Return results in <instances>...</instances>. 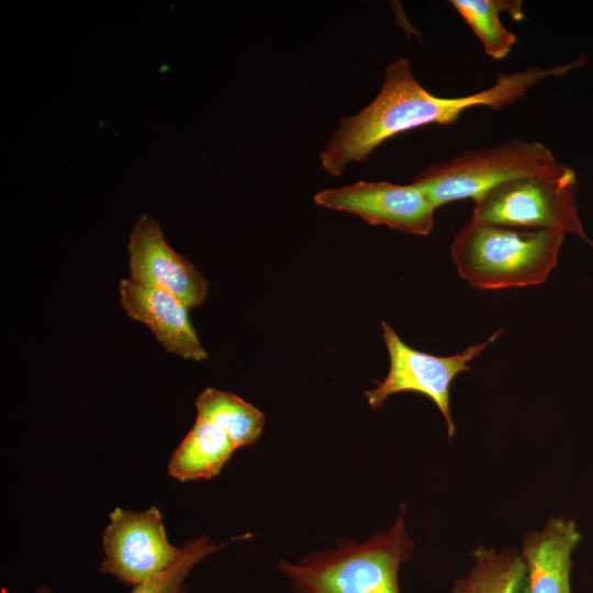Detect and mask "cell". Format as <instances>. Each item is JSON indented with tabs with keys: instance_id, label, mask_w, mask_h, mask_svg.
I'll list each match as a JSON object with an SVG mask.
<instances>
[{
	"instance_id": "obj_1",
	"label": "cell",
	"mask_w": 593,
	"mask_h": 593,
	"mask_svg": "<svg viewBox=\"0 0 593 593\" xmlns=\"http://www.w3.org/2000/svg\"><path fill=\"white\" fill-rule=\"evenodd\" d=\"M561 75L559 66L528 67L499 74L495 83L480 92L440 98L421 86L407 59L399 58L387 66L383 85L372 102L358 114L339 119V126L320 155L322 166L329 175L338 177L351 161H365L390 137L432 123L452 124L471 107L484 105L499 111L522 98L539 80Z\"/></svg>"
},
{
	"instance_id": "obj_2",
	"label": "cell",
	"mask_w": 593,
	"mask_h": 593,
	"mask_svg": "<svg viewBox=\"0 0 593 593\" xmlns=\"http://www.w3.org/2000/svg\"><path fill=\"white\" fill-rule=\"evenodd\" d=\"M404 513L402 504L394 524L365 541L340 538L335 548L280 559L277 569L292 593H401L400 568L414 549Z\"/></svg>"
},
{
	"instance_id": "obj_3",
	"label": "cell",
	"mask_w": 593,
	"mask_h": 593,
	"mask_svg": "<svg viewBox=\"0 0 593 593\" xmlns=\"http://www.w3.org/2000/svg\"><path fill=\"white\" fill-rule=\"evenodd\" d=\"M564 234L517 230L471 220L455 237L451 255L458 273L480 289L542 283L555 268Z\"/></svg>"
},
{
	"instance_id": "obj_4",
	"label": "cell",
	"mask_w": 593,
	"mask_h": 593,
	"mask_svg": "<svg viewBox=\"0 0 593 593\" xmlns=\"http://www.w3.org/2000/svg\"><path fill=\"white\" fill-rule=\"evenodd\" d=\"M577 176L560 164L555 170L508 179L474 200L471 220L517 230L572 233L593 247L580 221Z\"/></svg>"
},
{
	"instance_id": "obj_5",
	"label": "cell",
	"mask_w": 593,
	"mask_h": 593,
	"mask_svg": "<svg viewBox=\"0 0 593 593\" xmlns=\"http://www.w3.org/2000/svg\"><path fill=\"white\" fill-rule=\"evenodd\" d=\"M559 165L545 145L512 139L481 150H467L450 160L433 164L418 174L413 183L425 192L437 209L452 201H474L503 181L547 174Z\"/></svg>"
},
{
	"instance_id": "obj_6",
	"label": "cell",
	"mask_w": 593,
	"mask_h": 593,
	"mask_svg": "<svg viewBox=\"0 0 593 593\" xmlns=\"http://www.w3.org/2000/svg\"><path fill=\"white\" fill-rule=\"evenodd\" d=\"M383 340L389 354L390 368L381 382L366 390L365 396L372 410L380 409L387 399L400 392H416L429 398L443 414L449 438L456 426L450 413V385L462 371L470 370L468 362L492 344L502 331L495 332L484 343L468 347L462 353L440 357L416 350L406 345L385 322H381Z\"/></svg>"
},
{
	"instance_id": "obj_7",
	"label": "cell",
	"mask_w": 593,
	"mask_h": 593,
	"mask_svg": "<svg viewBox=\"0 0 593 593\" xmlns=\"http://www.w3.org/2000/svg\"><path fill=\"white\" fill-rule=\"evenodd\" d=\"M102 535L104 558L98 570L131 588L146 583L179 558L181 547L168 541L163 515L156 506L144 511L115 507Z\"/></svg>"
},
{
	"instance_id": "obj_8",
	"label": "cell",
	"mask_w": 593,
	"mask_h": 593,
	"mask_svg": "<svg viewBox=\"0 0 593 593\" xmlns=\"http://www.w3.org/2000/svg\"><path fill=\"white\" fill-rule=\"evenodd\" d=\"M314 202L327 209L353 213L371 225H387L407 234L426 236L434 226L435 205L415 183L359 181L324 189Z\"/></svg>"
},
{
	"instance_id": "obj_9",
	"label": "cell",
	"mask_w": 593,
	"mask_h": 593,
	"mask_svg": "<svg viewBox=\"0 0 593 593\" xmlns=\"http://www.w3.org/2000/svg\"><path fill=\"white\" fill-rule=\"evenodd\" d=\"M127 250L132 280L167 291L187 307H198L206 299L208 280L168 245L156 220L142 215L136 221Z\"/></svg>"
},
{
	"instance_id": "obj_10",
	"label": "cell",
	"mask_w": 593,
	"mask_h": 593,
	"mask_svg": "<svg viewBox=\"0 0 593 593\" xmlns=\"http://www.w3.org/2000/svg\"><path fill=\"white\" fill-rule=\"evenodd\" d=\"M120 301L126 315L145 324L168 353L184 359L203 360V349L188 314V307L171 293L122 279Z\"/></svg>"
},
{
	"instance_id": "obj_11",
	"label": "cell",
	"mask_w": 593,
	"mask_h": 593,
	"mask_svg": "<svg viewBox=\"0 0 593 593\" xmlns=\"http://www.w3.org/2000/svg\"><path fill=\"white\" fill-rule=\"evenodd\" d=\"M582 535L573 518L550 517L542 529L527 532L521 555L527 593H571L572 553Z\"/></svg>"
},
{
	"instance_id": "obj_12",
	"label": "cell",
	"mask_w": 593,
	"mask_h": 593,
	"mask_svg": "<svg viewBox=\"0 0 593 593\" xmlns=\"http://www.w3.org/2000/svg\"><path fill=\"white\" fill-rule=\"evenodd\" d=\"M236 449L220 426L197 415L193 426L171 455L168 473L180 482L211 479L221 472Z\"/></svg>"
},
{
	"instance_id": "obj_13",
	"label": "cell",
	"mask_w": 593,
	"mask_h": 593,
	"mask_svg": "<svg viewBox=\"0 0 593 593\" xmlns=\"http://www.w3.org/2000/svg\"><path fill=\"white\" fill-rule=\"evenodd\" d=\"M473 564L454 581L450 593H527V574L521 551H496L479 545L472 551Z\"/></svg>"
},
{
	"instance_id": "obj_14",
	"label": "cell",
	"mask_w": 593,
	"mask_h": 593,
	"mask_svg": "<svg viewBox=\"0 0 593 593\" xmlns=\"http://www.w3.org/2000/svg\"><path fill=\"white\" fill-rule=\"evenodd\" d=\"M194 404L197 415L220 426L236 448L251 446L262 433L265 414L233 393L206 388Z\"/></svg>"
},
{
	"instance_id": "obj_15",
	"label": "cell",
	"mask_w": 593,
	"mask_h": 593,
	"mask_svg": "<svg viewBox=\"0 0 593 593\" xmlns=\"http://www.w3.org/2000/svg\"><path fill=\"white\" fill-rule=\"evenodd\" d=\"M450 3L480 38L490 57L502 59L511 52L516 36L503 26L500 14L505 12L514 20H522V1L451 0Z\"/></svg>"
},
{
	"instance_id": "obj_16",
	"label": "cell",
	"mask_w": 593,
	"mask_h": 593,
	"mask_svg": "<svg viewBox=\"0 0 593 593\" xmlns=\"http://www.w3.org/2000/svg\"><path fill=\"white\" fill-rule=\"evenodd\" d=\"M223 546L211 541L208 535L184 542L181 555L168 570L146 583L132 588L130 593H187L186 580L192 569ZM33 593L55 592L47 585H37Z\"/></svg>"
}]
</instances>
